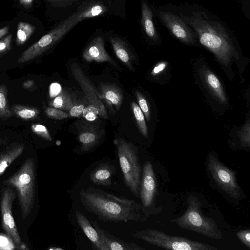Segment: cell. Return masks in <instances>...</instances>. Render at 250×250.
Masks as SVG:
<instances>
[{"label": "cell", "mask_w": 250, "mask_h": 250, "mask_svg": "<svg viewBox=\"0 0 250 250\" xmlns=\"http://www.w3.org/2000/svg\"><path fill=\"white\" fill-rule=\"evenodd\" d=\"M81 202L85 208L105 222L144 221L147 218L142 204L93 187L82 189Z\"/></svg>", "instance_id": "6da1fadb"}, {"label": "cell", "mask_w": 250, "mask_h": 250, "mask_svg": "<svg viewBox=\"0 0 250 250\" xmlns=\"http://www.w3.org/2000/svg\"><path fill=\"white\" fill-rule=\"evenodd\" d=\"M181 15L182 19L196 32L203 45L213 52L223 63L229 62L236 52L231 39L221 24L199 11L192 12L190 16Z\"/></svg>", "instance_id": "7a4b0ae2"}, {"label": "cell", "mask_w": 250, "mask_h": 250, "mask_svg": "<svg viewBox=\"0 0 250 250\" xmlns=\"http://www.w3.org/2000/svg\"><path fill=\"white\" fill-rule=\"evenodd\" d=\"M188 208L180 216L171 222L179 227L193 231L210 238L220 240L223 234L215 221L202 213L199 199L189 196L188 199Z\"/></svg>", "instance_id": "3957f363"}, {"label": "cell", "mask_w": 250, "mask_h": 250, "mask_svg": "<svg viewBox=\"0 0 250 250\" xmlns=\"http://www.w3.org/2000/svg\"><path fill=\"white\" fill-rule=\"evenodd\" d=\"M35 183V163L32 158H27L17 172L4 182L16 189L23 219L29 215L33 207Z\"/></svg>", "instance_id": "277c9868"}, {"label": "cell", "mask_w": 250, "mask_h": 250, "mask_svg": "<svg viewBox=\"0 0 250 250\" xmlns=\"http://www.w3.org/2000/svg\"><path fill=\"white\" fill-rule=\"evenodd\" d=\"M125 182L134 196L139 197L141 167L137 149L130 143L119 138L114 140Z\"/></svg>", "instance_id": "5b68a950"}, {"label": "cell", "mask_w": 250, "mask_h": 250, "mask_svg": "<svg viewBox=\"0 0 250 250\" xmlns=\"http://www.w3.org/2000/svg\"><path fill=\"white\" fill-rule=\"evenodd\" d=\"M208 175L223 193L233 199H242L244 193L236 178V172L223 163L214 153H209L206 161Z\"/></svg>", "instance_id": "8992f818"}, {"label": "cell", "mask_w": 250, "mask_h": 250, "mask_svg": "<svg viewBox=\"0 0 250 250\" xmlns=\"http://www.w3.org/2000/svg\"><path fill=\"white\" fill-rule=\"evenodd\" d=\"M132 236L150 244L168 250H217V248L185 237L169 235L161 231L145 229L134 232Z\"/></svg>", "instance_id": "52a82bcc"}, {"label": "cell", "mask_w": 250, "mask_h": 250, "mask_svg": "<svg viewBox=\"0 0 250 250\" xmlns=\"http://www.w3.org/2000/svg\"><path fill=\"white\" fill-rule=\"evenodd\" d=\"M79 21L75 12L26 49L18 59L17 63H25L42 54L53 47Z\"/></svg>", "instance_id": "ba28073f"}, {"label": "cell", "mask_w": 250, "mask_h": 250, "mask_svg": "<svg viewBox=\"0 0 250 250\" xmlns=\"http://www.w3.org/2000/svg\"><path fill=\"white\" fill-rule=\"evenodd\" d=\"M71 70L73 78L78 83L85 94L88 102L82 113L83 116L88 121H93L98 116L106 119L108 115L98 91L94 86L89 78L81 68L75 63L71 64Z\"/></svg>", "instance_id": "9c48e42d"}, {"label": "cell", "mask_w": 250, "mask_h": 250, "mask_svg": "<svg viewBox=\"0 0 250 250\" xmlns=\"http://www.w3.org/2000/svg\"><path fill=\"white\" fill-rule=\"evenodd\" d=\"M15 197V193L10 187H6L2 191L0 201L2 226L16 246L25 249L26 246L21 239L12 214L13 202Z\"/></svg>", "instance_id": "30bf717a"}, {"label": "cell", "mask_w": 250, "mask_h": 250, "mask_svg": "<svg viewBox=\"0 0 250 250\" xmlns=\"http://www.w3.org/2000/svg\"><path fill=\"white\" fill-rule=\"evenodd\" d=\"M156 191V183L153 166L149 161H146L143 165L139 192L141 204L144 209L152 205Z\"/></svg>", "instance_id": "8fae6325"}, {"label": "cell", "mask_w": 250, "mask_h": 250, "mask_svg": "<svg viewBox=\"0 0 250 250\" xmlns=\"http://www.w3.org/2000/svg\"><path fill=\"white\" fill-rule=\"evenodd\" d=\"M160 17L165 25L176 37L186 43L193 42L192 33L182 19L169 12L161 11Z\"/></svg>", "instance_id": "7c38bea8"}, {"label": "cell", "mask_w": 250, "mask_h": 250, "mask_svg": "<svg viewBox=\"0 0 250 250\" xmlns=\"http://www.w3.org/2000/svg\"><path fill=\"white\" fill-rule=\"evenodd\" d=\"M83 57L88 62H108L116 66L115 62L105 49L104 40L102 36H97L90 42L83 51Z\"/></svg>", "instance_id": "4fadbf2b"}, {"label": "cell", "mask_w": 250, "mask_h": 250, "mask_svg": "<svg viewBox=\"0 0 250 250\" xmlns=\"http://www.w3.org/2000/svg\"><path fill=\"white\" fill-rule=\"evenodd\" d=\"M102 240L108 250H144L145 249L132 242L129 243L118 239L103 229L97 222L91 219Z\"/></svg>", "instance_id": "5bb4252c"}, {"label": "cell", "mask_w": 250, "mask_h": 250, "mask_svg": "<svg viewBox=\"0 0 250 250\" xmlns=\"http://www.w3.org/2000/svg\"><path fill=\"white\" fill-rule=\"evenodd\" d=\"M100 96L109 109L113 110L114 106L119 110L123 99L122 92L118 86L110 83H103L99 86Z\"/></svg>", "instance_id": "9a60e30c"}, {"label": "cell", "mask_w": 250, "mask_h": 250, "mask_svg": "<svg viewBox=\"0 0 250 250\" xmlns=\"http://www.w3.org/2000/svg\"><path fill=\"white\" fill-rule=\"evenodd\" d=\"M75 217L78 224L91 242L92 248L96 250H108L91 222L84 214L77 210Z\"/></svg>", "instance_id": "2e32d148"}, {"label": "cell", "mask_w": 250, "mask_h": 250, "mask_svg": "<svg viewBox=\"0 0 250 250\" xmlns=\"http://www.w3.org/2000/svg\"><path fill=\"white\" fill-rule=\"evenodd\" d=\"M115 169V167L109 163H101L90 172L89 178L95 184L109 187Z\"/></svg>", "instance_id": "e0dca14e"}, {"label": "cell", "mask_w": 250, "mask_h": 250, "mask_svg": "<svg viewBox=\"0 0 250 250\" xmlns=\"http://www.w3.org/2000/svg\"><path fill=\"white\" fill-rule=\"evenodd\" d=\"M25 149L22 143H14L8 146L0 154V176L10 165L20 156Z\"/></svg>", "instance_id": "ac0fdd59"}, {"label": "cell", "mask_w": 250, "mask_h": 250, "mask_svg": "<svg viewBox=\"0 0 250 250\" xmlns=\"http://www.w3.org/2000/svg\"><path fill=\"white\" fill-rule=\"evenodd\" d=\"M113 49L118 58L129 69L132 68V55L126 42L117 36L110 37Z\"/></svg>", "instance_id": "d6986e66"}, {"label": "cell", "mask_w": 250, "mask_h": 250, "mask_svg": "<svg viewBox=\"0 0 250 250\" xmlns=\"http://www.w3.org/2000/svg\"><path fill=\"white\" fill-rule=\"evenodd\" d=\"M101 134L95 129H84L79 132L78 139L81 144V151L83 153L91 151L99 143Z\"/></svg>", "instance_id": "ffe728a7"}, {"label": "cell", "mask_w": 250, "mask_h": 250, "mask_svg": "<svg viewBox=\"0 0 250 250\" xmlns=\"http://www.w3.org/2000/svg\"><path fill=\"white\" fill-rule=\"evenodd\" d=\"M108 8L104 4L95 2L88 3L78 8L75 12L80 21L86 18L102 15L107 12Z\"/></svg>", "instance_id": "44dd1931"}, {"label": "cell", "mask_w": 250, "mask_h": 250, "mask_svg": "<svg viewBox=\"0 0 250 250\" xmlns=\"http://www.w3.org/2000/svg\"><path fill=\"white\" fill-rule=\"evenodd\" d=\"M206 83L219 100L223 104L227 103L226 97L222 85L217 77L209 70H207L204 75Z\"/></svg>", "instance_id": "7402d4cb"}, {"label": "cell", "mask_w": 250, "mask_h": 250, "mask_svg": "<svg viewBox=\"0 0 250 250\" xmlns=\"http://www.w3.org/2000/svg\"><path fill=\"white\" fill-rule=\"evenodd\" d=\"M141 21L146 34L151 38H157V33L152 21V12L145 2L142 4Z\"/></svg>", "instance_id": "603a6c76"}, {"label": "cell", "mask_w": 250, "mask_h": 250, "mask_svg": "<svg viewBox=\"0 0 250 250\" xmlns=\"http://www.w3.org/2000/svg\"><path fill=\"white\" fill-rule=\"evenodd\" d=\"M13 115L23 120H32L35 119L40 113V110L36 107L14 104L11 108Z\"/></svg>", "instance_id": "cb8c5ba5"}, {"label": "cell", "mask_w": 250, "mask_h": 250, "mask_svg": "<svg viewBox=\"0 0 250 250\" xmlns=\"http://www.w3.org/2000/svg\"><path fill=\"white\" fill-rule=\"evenodd\" d=\"M36 30V27L25 22L20 21L17 25L16 42L17 45L24 44Z\"/></svg>", "instance_id": "d4e9b609"}, {"label": "cell", "mask_w": 250, "mask_h": 250, "mask_svg": "<svg viewBox=\"0 0 250 250\" xmlns=\"http://www.w3.org/2000/svg\"><path fill=\"white\" fill-rule=\"evenodd\" d=\"M49 105L51 107L69 112L74 104L69 94L64 91H62L49 102Z\"/></svg>", "instance_id": "484cf974"}, {"label": "cell", "mask_w": 250, "mask_h": 250, "mask_svg": "<svg viewBox=\"0 0 250 250\" xmlns=\"http://www.w3.org/2000/svg\"><path fill=\"white\" fill-rule=\"evenodd\" d=\"M12 116L9 106L7 87L4 84H0V118L6 120Z\"/></svg>", "instance_id": "4316f807"}, {"label": "cell", "mask_w": 250, "mask_h": 250, "mask_svg": "<svg viewBox=\"0 0 250 250\" xmlns=\"http://www.w3.org/2000/svg\"><path fill=\"white\" fill-rule=\"evenodd\" d=\"M131 106L140 133L145 137L147 138L148 137V129L143 112L135 102H132Z\"/></svg>", "instance_id": "83f0119b"}, {"label": "cell", "mask_w": 250, "mask_h": 250, "mask_svg": "<svg viewBox=\"0 0 250 250\" xmlns=\"http://www.w3.org/2000/svg\"><path fill=\"white\" fill-rule=\"evenodd\" d=\"M31 128L33 132L41 138L47 141L52 140L51 135L45 126L35 123L31 125Z\"/></svg>", "instance_id": "f1b7e54d"}, {"label": "cell", "mask_w": 250, "mask_h": 250, "mask_svg": "<svg viewBox=\"0 0 250 250\" xmlns=\"http://www.w3.org/2000/svg\"><path fill=\"white\" fill-rule=\"evenodd\" d=\"M44 112L48 117L56 120L66 119L69 116L66 112L51 106L46 107Z\"/></svg>", "instance_id": "f546056e"}, {"label": "cell", "mask_w": 250, "mask_h": 250, "mask_svg": "<svg viewBox=\"0 0 250 250\" xmlns=\"http://www.w3.org/2000/svg\"><path fill=\"white\" fill-rule=\"evenodd\" d=\"M138 106L148 121L150 120V109L148 103L144 96L138 91L136 92Z\"/></svg>", "instance_id": "4dcf8cb0"}, {"label": "cell", "mask_w": 250, "mask_h": 250, "mask_svg": "<svg viewBox=\"0 0 250 250\" xmlns=\"http://www.w3.org/2000/svg\"><path fill=\"white\" fill-rule=\"evenodd\" d=\"M12 35L7 34L0 40V57L7 53L11 49Z\"/></svg>", "instance_id": "1f68e13d"}, {"label": "cell", "mask_w": 250, "mask_h": 250, "mask_svg": "<svg viewBox=\"0 0 250 250\" xmlns=\"http://www.w3.org/2000/svg\"><path fill=\"white\" fill-rule=\"evenodd\" d=\"M236 236L240 241L247 248H250V230H242L236 232Z\"/></svg>", "instance_id": "d6a6232c"}, {"label": "cell", "mask_w": 250, "mask_h": 250, "mask_svg": "<svg viewBox=\"0 0 250 250\" xmlns=\"http://www.w3.org/2000/svg\"><path fill=\"white\" fill-rule=\"evenodd\" d=\"M85 107V106L82 104L75 105H73V106L69 110L68 114L71 117H79V116L82 115Z\"/></svg>", "instance_id": "836d02e7"}, {"label": "cell", "mask_w": 250, "mask_h": 250, "mask_svg": "<svg viewBox=\"0 0 250 250\" xmlns=\"http://www.w3.org/2000/svg\"><path fill=\"white\" fill-rule=\"evenodd\" d=\"M61 85L56 82L52 83L49 87V96L51 98H55L62 92Z\"/></svg>", "instance_id": "e575fe53"}, {"label": "cell", "mask_w": 250, "mask_h": 250, "mask_svg": "<svg viewBox=\"0 0 250 250\" xmlns=\"http://www.w3.org/2000/svg\"><path fill=\"white\" fill-rule=\"evenodd\" d=\"M47 1L58 5L60 6L64 7L69 5L74 2L79 0H47Z\"/></svg>", "instance_id": "d590c367"}, {"label": "cell", "mask_w": 250, "mask_h": 250, "mask_svg": "<svg viewBox=\"0 0 250 250\" xmlns=\"http://www.w3.org/2000/svg\"><path fill=\"white\" fill-rule=\"evenodd\" d=\"M19 3L25 8L32 7L34 0H18Z\"/></svg>", "instance_id": "8d00e7d4"}, {"label": "cell", "mask_w": 250, "mask_h": 250, "mask_svg": "<svg viewBox=\"0 0 250 250\" xmlns=\"http://www.w3.org/2000/svg\"><path fill=\"white\" fill-rule=\"evenodd\" d=\"M35 84V82L33 80H28L22 83V87L25 89H31Z\"/></svg>", "instance_id": "74e56055"}, {"label": "cell", "mask_w": 250, "mask_h": 250, "mask_svg": "<svg viewBox=\"0 0 250 250\" xmlns=\"http://www.w3.org/2000/svg\"><path fill=\"white\" fill-rule=\"evenodd\" d=\"M166 64L164 63H159L156 65L152 71L153 74H157L162 71L165 68Z\"/></svg>", "instance_id": "f35d334b"}, {"label": "cell", "mask_w": 250, "mask_h": 250, "mask_svg": "<svg viewBox=\"0 0 250 250\" xmlns=\"http://www.w3.org/2000/svg\"><path fill=\"white\" fill-rule=\"evenodd\" d=\"M9 30V26L0 28V39L6 35Z\"/></svg>", "instance_id": "ab89813d"}, {"label": "cell", "mask_w": 250, "mask_h": 250, "mask_svg": "<svg viewBox=\"0 0 250 250\" xmlns=\"http://www.w3.org/2000/svg\"><path fill=\"white\" fill-rule=\"evenodd\" d=\"M49 250H63V249L60 248H50Z\"/></svg>", "instance_id": "60d3db41"}, {"label": "cell", "mask_w": 250, "mask_h": 250, "mask_svg": "<svg viewBox=\"0 0 250 250\" xmlns=\"http://www.w3.org/2000/svg\"><path fill=\"white\" fill-rule=\"evenodd\" d=\"M118 0V1H120V0Z\"/></svg>", "instance_id": "b9f144b4"}]
</instances>
